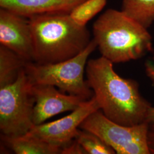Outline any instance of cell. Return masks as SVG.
Wrapping results in <instances>:
<instances>
[{
	"mask_svg": "<svg viewBox=\"0 0 154 154\" xmlns=\"http://www.w3.org/2000/svg\"><path fill=\"white\" fill-rule=\"evenodd\" d=\"M86 73L87 83L106 117L128 126L146 122L152 105L140 93L136 81L119 75L113 63L103 56L88 60Z\"/></svg>",
	"mask_w": 154,
	"mask_h": 154,
	"instance_id": "cell-1",
	"label": "cell"
},
{
	"mask_svg": "<svg viewBox=\"0 0 154 154\" xmlns=\"http://www.w3.org/2000/svg\"><path fill=\"white\" fill-rule=\"evenodd\" d=\"M34 44V62L55 63L72 58L91 41L86 28L78 25L67 13L35 15L29 18Z\"/></svg>",
	"mask_w": 154,
	"mask_h": 154,
	"instance_id": "cell-2",
	"label": "cell"
},
{
	"mask_svg": "<svg viewBox=\"0 0 154 154\" xmlns=\"http://www.w3.org/2000/svg\"><path fill=\"white\" fill-rule=\"evenodd\" d=\"M93 39L113 63L137 60L152 50L148 29L122 11L109 9L94 22Z\"/></svg>",
	"mask_w": 154,
	"mask_h": 154,
	"instance_id": "cell-3",
	"label": "cell"
},
{
	"mask_svg": "<svg viewBox=\"0 0 154 154\" xmlns=\"http://www.w3.org/2000/svg\"><path fill=\"white\" fill-rule=\"evenodd\" d=\"M97 48L93 39L82 52L72 58L49 64L28 62L25 70L32 85H52L63 93L88 100L93 97V92L84 78L85 69L89 56Z\"/></svg>",
	"mask_w": 154,
	"mask_h": 154,
	"instance_id": "cell-4",
	"label": "cell"
},
{
	"mask_svg": "<svg viewBox=\"0 0 154 154\" xmlns=\"http://www.w3.org/2000/svg\"><path fill=\"white\" fill-rule=\"evenodd\" d=\"M25 68L13 82L0 88V130L7 137L27 134L34 126L35 99Z\"/></svg>",
	"mask_w": 154,
	"mask_h": 154,
	"instance_id": "cell-5",
	"label": "cell"
},
{
	"mask_svg": "<svg viewBox=\"0 0 154 154\" xmlns=\"http://www.w3.org/2000/svg\"><path fill=\"white\" fill-rule=\"evenodd\" d=\"M80 129L93 132L118 154H150L147 145L149 123L128 126L118 124L99 110L83 122Z\"/></svg>",
	"mask_w": 154,
	"mask_h": 154,
	"instance_id": "cell-6",
	"label": "cell"
},
{
	"mask_svg": "<svg viewBox=\"0 0 154 154\" xmlns=\"http://www.w3.org/2000/svg\"><path fill=\"white\" fill-rule=\"evenodd\" d=\"M99 110V105L93 95L70 114L55 121L34 125L28 134L63 147L75 138L83 122Z\"/></svg>",
	"mask_w": 154,
	"mask_h": 154,
	"instance_id": "cell-7",
	"label": "cell"
},
{
	"mask_svg": "<svg viewBox=\"0 0 154 154\" xmlns=\"http://www.w3.org/2000/svg\"><path fill=\"white\" fill-rule=\"evenodd\" d=\"M0 44L27 62H34L33 34L29 18L0 9Z\"/></svg>",
	"mask_w": 154,
	"mask_h": 154,
	"instance_id": "cell-8",
	"label": "cell"
},
{
	"mask_svg": "<svg viewBox=\"0 0 154 154\" xmlns=\"http://www.w3.org/2000/svg\"><path fill=\"white\" fill-rule=\"evenodd\" d=\"M32 91L35 99L34 125L44 123L50 118L62 112L72 111L86 101L77 96L63 93L49 85H33Z\"/></svg>",
	"mask_w": 154,
	"mask_h": 154,
	"instance_id": "cell-9",
	"label": "cell"
},
{
	"mask_svg": "<svg viewBox=\"0 0 154 154\" xmlns=\"http://www.w3.org/2000/svg\"><path fill=\"white\" fill-rule=\"evenodd\" d=\"M86 0H0L1 8L22 16L30 17L49 13H67Z\"/></svg>",
	"mask_w": 154,
	"mask_h": 154,
	"instance_id": "cell-10",
	"label": "cell"
},
{
	"mask_svg": "<svg viewBox=\"0 0 154 154\" xmlns=\"http://www.w3.org/2000/svg\"><path fill=\"white\" fill-rule=\"evenodd\" d=\"M1 137L6 146L15 154H61V147L48 143L28 133L15 137H7L1 134Z\"/></svg>",
	"mask_w": 154,
	"mask_h": 154,
	"instance_id": "cell-11",
	"label": "cell"
},
{
	"mask_svg": "<svg viewBox=\"0 0 154 154\" xmlns=\"http://www.w3.org/2000/svg\"><path fill=\"white\" fill-rule=\"evenodd\" d=\"M27 62L11 50L0 45V88L15 81Z\"/></svg>",
	"mask_w": 154,
	"mask_h": 154,
	"instance_id": "cell-12",
	"label": "cell"
},
{
	"mask_svg": "<svg viewBox=\"0 0 154 154\" xmlns=\"http://www.w3.org/2000/svg\"><path fill=\"white\" fill-rule=\"evenodd\" d=\"M122 11L147 29L154 22V0H123Z\"/></svg>",
	"mask_w": 154,
	"mask_h": 154,
	"instance_id": "cell-13",
	"label": "cell"
},
{
	"mask_svg": "<svg viewBox=\"0 0 154 154\" xmlns=\"http://www.w3.org/2000/svg\"><path fill=\"white\" fill-rule=\"evenodd\" d=\"M75 139L87 154H116L113 149L93 132L79 128Z\"/></svg>",
	"mask_w": 154,
	"mask_h": 154,
	"instance_id": "cell-14",
	"label": "cell"
},
{
	"mask_svg": "<svg viewBox=\"0 0 154 154\" xmlns=\"http://www.w3.org/2000/svg\"><path fill=\"white\" fill-rule=\"evenodd\" d=\"M107 0H86L75 8L70 15L78 25L85 26L105 8Z\"/></svg>",
	"mask_w": 154,
	"mask_h": 154,
	"instance_id": "cell-15",
	"label": "cell"
},
{
	"mask_svg": "<svg viewBox=\"0 0 154 154\" xmlns=\"http://www.w3.org/2000/svg\"><path fill=\"white\" fill-rule=\"evenodd\" d=\"M61 154H87L81 145L74 139L70 143L62 147Z\"/></svg>",
	"mask_w": 154,
	"mask_h": 154,
	"instance_id": "cell-16",
	"label": "cell"
},
{
	"mask_svg": "<svg viewBox=\"0 0 154 154\" xmlns=\"http://www.w3.org/2000/svg\"><path fill=\"white\" fill-rule=\"evenodd\" d=\"M147 145L150 154H154V122L149 123Z\"/></svg>",
	"mask_w": 154,
	"mask_h": 154,
	"instance_id": "cell-17",
	"label": "cell"
},
{
	"mask_svg": "<svg viewBox=\"0 0 154 154\" xmlns=\"http://www.w3.org/2000/svg\"><path fill=\"white\" fill-rule=\"evenodd\" d=\"M145 72L154 86V57L152 61H148L145 63Z\"/></svg>",
	"mask_w": 154,
	"mask_h": 154,
	"instance_id": "cell-18",
	"label": "cell"
},
{
	"mask_svg": "<svg viewBox=\"0 0 154 154\" xmlns=\"http://www.w3.org/2000/svg\"><path fill=\"white\" fill-rule=\"evenodd\" d=\"M146 122L148 123L154 122V106H152L149 109L146 119Z\"/></svg>",
	"mask_w": 154,
	"mask_h": 154,
	"instance_id": "cell-19",
	"label": "cell"
}]
</instances>
